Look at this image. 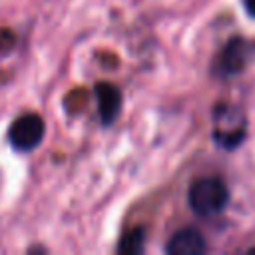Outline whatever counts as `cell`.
Instances as JSON below:
<instances>
[{
	"mask_svg": "<svg viewBox=\"0 0 255 255\" xmlns=\"http://www.w3.org/2000/svg\"><path fill=\"white\" fill-rule=\"evenodd\" d=\"M44 133V120L38 114H24L8 128V141L16 151H32L42 143Z\"/></svg>",
	"mask_w": 255,
	"mask_h": 255,
	"instance_id": "cell-2",
	"label": "cell"
},
{
	"mask_svg": "<svg viewBox=\"0 0 255 255\" xmlns=\"http://www.w3.org/2000/svg\"><path fill=\"white\" fill-rule=\"evenodd\" d=\"M251 44L243 38H231L223 52H221V60H219V70L223 76H233V74H239L245 64L249 62L251 58Z\"/></svg>",
	"mask_w": 255,
	"mask_h": 255,
	"instance_id": "cell-3",
	"label": "cell"
},
{
	"mask_svg": "<svg viewBox=\"0 0 255 255\" xmlns=\"http://www.w3.org/2000/svg\"><path fill=\"white\" fill-rule=\"evenodd\" d=\"M243 6H245V10L249 12V16L255 18V0H243Z\"/></svg>",
	"mask_w": 255,
	"mask_h": 255,
	"instance_id": "cell-7",
	"label": "cell"
},
{
	"mask_svg": "<svg viewBox=\"0 0 255 255\" xmlns=\"http://www.w3.org/2000/svg\"><path fill=\"white\" fill-rule=\"evenodd\" d=\"M143 243H145L143 227H133L128 233H124V237L120 239L118 253H122V255H137V253L143 251Z\"/></svg>",
	"mask_w": 255,
	"mask_h": 255,
	"instance_id": "cell-6",
	"label": "cell"
},
{
	"mask_svg": "<svg viewBox=\"0 0 255 255\" xmlns=\"http://www.w3.org/2000/svg\"><path fill=\"white\" fill-rule=\"evenodd\" d=\"M189 205L197 215H217L225 209L229 201V191L225 183L217 177H205L197 179L189 187Z\"/></svg>",
	"mask_w": 255,
	"mask_h": 255,
	"instance_id": "cell-1",
	"label": "cell"
},
{
	"mask_svg": "<svg viewBox=\"0 0 255 255\" xmlns=\"http://www.w3.org/2000/svg\"><path fill=\"white\" fill-rule=\"evenodd\" d=\"M203 251H205V241L197 229H181L167 243L169 255H201Z\"/></svg>",
	"mask_w": 255,
	"mask_h": 255,
	"instance_id": "cell-5",
	"label": "cell"
},
{
	"mask_svg": "<svg viewBox=\"0 0 255 255\" xmlns=\"http://www.w3.org/2000/svg\"><path fill=\"white\" fill-rule=\"evenodd\" d=\"M96 102H98V114L104 126H110L116 122L120 108H122V94L114 84L108 82H98L96 88Z\"/></svg>",
	"mask_w": 255,
	"mask_h": 255,
	"instance_id": "cell-4",
	"label": "cell"
}]
</instances>
